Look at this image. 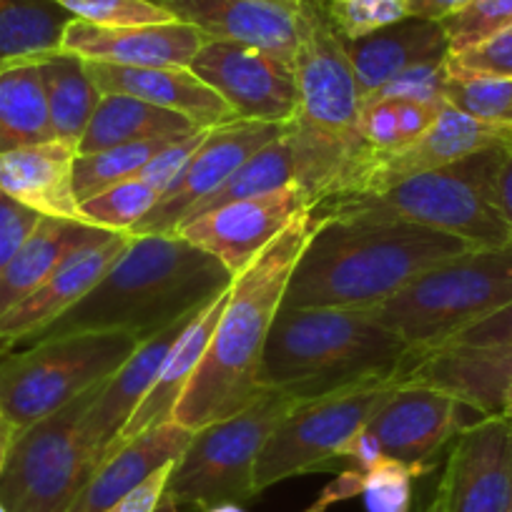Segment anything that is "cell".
<instances>
[{
    "instance_id": "cell-12",
    "label": "cell",
    "mask_w": 512,
    "mask_h": 512,
    "mask_svg": "<svg viewBox=\"0 0 512 512\" xmlns=\"http://www.w3.org/2000/svg\"><path fill=\"white\" fill-rule=\"evenodd\" d=\"M292 123H264L229 118L206 131L199 149L191 154L174 184L161 194L154 209L128 231L131 236H169L176 234L184 216L204 196L219 189L244 161L272 141L282 139Z\"/></svg>"
},
{
    "instance_id": "cell-3",
    "label": "cell",
    "mask_w": 512,
    "mask_h": 512,
    "mask_svg": "<svg viewBox=\"0 0 512 512\" xmlns=\"http://www.w3.org/2000/svg\"><path fill=\"white\" fill-rule=\"evenodd\" d=\"M234 277L184 236H131L91 292L36 339L78 332H126L139 342L201 312ZM33 339V342H36Z\"/></svg>"
},
{
    "instance_id": "cell-23",
    "label": "cell",
    "mask_w": 512,
    "mask_h": 512,
    "mask_svg": "<svg viewBox=\"0 0 512 512\" xmlns=\"http://www.w3.org/2000/svg\"><path fill=\"white\" fill-rule=\"evenodd\" d=\"M91 81L103 96H131L176 111L196 126L211 128L236 118L229 103L206 86L191 68H139L116 63L83 61Z\"/></svg>"
},
{
    "instance_id": "cell-38",
    "label": "cell",
    "mask_w": 512,
    "mask_h": 512,
    "mask_svg": "<svg viewBox=\"0 0 512 512\" xmlns=\"http://www.w3.org/2000/svg\"><path fill=\"white\" fill-rule=\"evenodd\" d=\"M450 53H462L512 26V0H470L440 21Z\"/></svg>"
},
{
    "instance_id": "cell-4",
    "label": "cell",
    "mask_w": 512,
    "mask_h": 512,
    "mask_svg": "<svg viewBox=\"0 0 512 512\" xmlns=\"http://www.w3.org/2000/svg\"><path fill=\"white\" fill-rule=\"evenodd\" d=\"M299 43L294 51L297 111L289 139L297 176L312 209L332 199L369 156L362 134V93L342 38L334 33L319 0L297 8Z\"/></svg>"
},
{
    "instance_id": "cell-11",
    "label": "cell",
    "mask_w": 512,
    "mask_h": 512,
    "mask_svg": "<svg viewBox=\"0 0 512 512\" xmlns=\"http://www.w3.org/2000/svg\"><path fill=\"white\" fill-rule=\"evenodd\" d=\"M400 384L402 374L362 379L299 402L279 422L256 462V492L334 465L339 450L369 425Z\"/></svg>"
},
{
    "instance_id": "cell-56",
    "label": "cell",
    "mask_w": 512,
    "mask_h": 512,
    "mask_svg": "<svg viewBox=\"0 0 512 512\" xmlns=\"http://www.w3.org/2000/svg\"><path fill=\"white\" fill-rule=\"evenodd\" d=\"M0 512H8V510H6V505H3V502H0Z\"/></svg>"
},
{
    "instance_id": "cell-9",
    "label": "cell",
    "mask_w": 512,
    "mask_h": 512,
    "mask_svg": "<svg viewBox=\"0 0 512 512\" xmlns=\"http://www.w3.org/2000/svg\"><path fill=\"white\" fill-rule=\"evenodd\" d=\"M126 332H78L36 339L0 354V407L26 430L106 382L139 347Z\"/></svg>"
},
{
    "instance_id": "cell-20",
    "label": "cell",
    "mask_w": 512,
    "mask_h": 512,
    "mask_svg": "<svg viewBox=\"0 0 512 512\" xmlns=\"http://www.w3.org/2000/svg\"><path fill=\"white\" fill-rule=\"evenodd\" d=\"M209 38L189 23L101 28L73 18L63 33L61 51L83 61L139 68H189Z\"/></svg>"
},
{
    "instance_id": "cell-46",
    "label": "cell",
    "mask_w": 512,
    "mask_h": 512,
    "mask_svg": "<svg viewBox=\"0 0 512 512\" xmlns=\"http://www.w3.org/2000/svg\"><path fill=\"white\" fill-rule=\"evenodd\" d=\"M490 344H512V304L467 327L445 347H490Z\"/></svg>"
},
{
    "instance_id": "cell-44",
    "label": "cell",
    "mask_w": 512,
    "mask_h": 512,
    "mask_svg": "<svg viewBox=\"0 0 512 512\" xmlns=\"http://www.w3.org/2000/svg\"><path fill=\"white\" fill-rule=\"evenodd\" d=\"M41 219V214L18 204L6 191H0V272L16 256V251L26 244V239L33 234Z\"/></svg>"
},
{
    "instance_id": "cell-48",
    "label": "cell",
    "mask_w": 512,
    "mask_h": 512,
    "mask_svg": "<svg viewBox=\"0 0 512 512\" xmlns=\"http://www.w3.org/2000/svg\"><path fill=\"white\" fill-rule=\"evenodd\" d=\"M395 106H397V118H400L402 146L420 139L427 128L435 123L437 113H440L442 108V106H427V103H417V101H395Z\"/></svg>"
},
{
    "instance_id": "cell-18",
    "label": "cell",
    "mask_w": 512,
    "mask_h": 512,
    "mask_svg": "<svg viewBox=\"0 0 512 512\" xmlns=\"http://www.w3.org/2000/svg\"><path fill=\"white\" fill-rule=\"evenodd\" d=\"M402 379L437 387L480 415H502L512 402V344L440 347L415 354Z\"/></svg>"
},
{
    "instance_id": "cell-57",
    "label": "cell",
    "mask_w": 512,
    "mask_h": 512,
    "mask_svg": "<svg viewBox=\"0 0 512 512\" xmlns=\"http://www.w3.org/2000/svg\"><path fill=\"white\" fill-rule=\"evenodd\" d=\"M510 512H512V505H510Z\"/></svg>"
},
{
    "instance_id": "cell-16",
    "label": "cell",
    "mask_w": 512,
    "mask_h": 512,
    "mask_svg": "<svg viewBox=\"0 0 512 512\" xmlns=\"http://www.w3.org/2000/svg\"><path fill=\"white\" fill-rule=\"evenodd\" d=\"M440 512H510L512 420L482 415L455 437L440 490Z\"/></svg>"
},
{
    "instance_id": "cell-7",
    "label": "cell",
    "mask_w": 512,
    "mask_h": 512,
    "mask_svg": "<svg viewBox=\"0 0 512 512\" xmlns=\"http://www.w3.org/2000/svg\"><path fill=\"white\" fill-rule=\"evenodd\" d=\"M507 304H512V244L452 256L367 312L422 354L445 347Z\"/></svg>"
},
{
    "instance_id": "cell-50",
    "label": "cell",
    "mask_w": 512,
    "mask_h": 512,
    "mask_svg": "<svg viewBox=\"0 0 512 512\" xmlns=\"http://www.w3.org/2000/svg\"><path fill=\"white\" fill-rule=\"evenodd\" d=\"M497 204L512 229V144H507L505 161H502L500 176H497Z\"/></svg>"
},
{
    "instance_id": "cell-37",
    "label": "cell",
    "mask_w": 512,
    "mask_h": 512,
    "mask_svg": "<svg viewBox=\"0 0 512 512\" xmlns=\"http://www.w3.org/2000/svg\"><path fill=\"white\" fill-rule=\"evenodd\" d=\"M319 6L342 41L372 36L410 18L405 0H319Z\"/></svg>"
},
{
    "instance_id": "cell-1",
    "label": "cell",
    "mask_w": 512,
    "mask_h": 512,
    "mask_svg": "<svg viewBox=\"0 0 512 512\" xmlns=\"http://www.w3.org/2000/svg\"><path fill=\"white\" fill-rule=\"evenodd\" d=\"M475 249L460 236L415 224L314 219L284 294V309H367L427 269Z\"/></svg>"
},
{
    "instance_id": "cell-43",
    "label": "cell",
    "mask_w": 512,
    "mask_h": 512,
    "mask_svg": "<svg viewBox=\"0 0 512 512\" xmlns=\"http://www.w3.org/2000/svg\"><path fill=\"white\" fill-rule=\"evenodd\" d=\"M206 131H209V128H196V131H191V134L171 141L166 149H161L159 154H156L154 159L144 166V169H141L139 179L146 181L149 186H154L159 194H164V191L174 184L176 176L184 171V166L189 164L191 154L199 149V144L204 141Z\"/></svg>"
},
{
    "instance_id": "cell-31",
    "label": "cell",
    "mask_w": 512,
    "mask_h": 512,
    "mask_svg": "<svg viewBox=\"0 0 512 512\" xmlns=\"http://www.w3.org/2000/svg\"><path fill=\"white\" fill-rule=\"evenodd\" d=\"M71 21L56 0H0V68L61 53Z\"/></svg>"
},
{
    "instance_id": "cell-13",
    "label": "cell",
    "mask_w": 512,
    "mask_h": 512,
    "mask_svg": "<svg viewBox=\"0 0 512 512\" xmlns=\"http://www.w3.org/2000/svg\"><path fill=\"white\" fill-rule=\"evenodd\" d=\"M189 68L229 103L236 118L292 123L297 111L292 61L244 43L206 41Z\"/></svg>"
},
{
    "instance_id": "cell-39",
    "label": "cell",
    "mask_w": 512,
    "mask_h": 512,
    "mask_svg": "<svg viewBox=\"0 0 512 512\" xmlns=\"http://www.w3.org/2000/svg\"><path fill=\"white\" fill-rule=\"evenodd\" d=\"M76 21L101 28H131L159 26L176 21L166 8L154 0H56Z\"/></svg>"
},
{
    "instance_id": "cell-33",
    "label": "cell",
    "mask_w": 512,
    "mask_h": 512,
    "mask_svg": "<svg viewBox=\"0 0 512 512\" xmlns=\"http://www.w3.org/2000/svg\"><path fill=\"white\" fill-rule=\"evenodd\" d=\"M294 176H297V164H294L292 139H289L287 131L282 139L272 141V144H267L264 149L256 151L249 161H244L219 189L211 191L209 196H204V199L184 216V221L196 219V216L206 214V211L211 209H219V206L224 204H231V201H241L249 199V196H262L269 194V191L282 189V186L294 184ZM184 221H181V224H184Z\"/></svg>"
},
{
    "instance_id": "cell-14",
    "label": "cell",
    "mask_w": 512,
    "mask_h": 512,
    "mask_svg": "<svg viewBox=\"0 0 512 512\" xmlns=\"http://www.w3.org/2000/svg\"><path fill=\"white\" fill-rule=\"evenodd\" d=\"M510 141V126L480 121V118L445 103L437 113L435 123L427 128L420 139L397 146L392 151H369L362 166L352 174L349 184L339 194H334L332 199L377 194V191L390 189V186L412 179V176L440 169V166L452 164V161H460L465 156L477 154V151L490 149V146L510 144Z\"/></svg>"
},
{
    "instance_id": "cell-21",
    "label": "cell",
    "mask_w": 512,
    "mask_h": 512,
    "mask_svg": "<svg viewBox=\"0 0 512 512\" xmlns=\"http://www.w3.org/2000/svg\"><path fill=\"white\" fill-rule=\"evenodd\" d=\"M176 21L199 28L209 41L244 43L294 63L297 8L274 0H154Z\"/></svg>"
},
{
    "instance_id": "cell-30",
    "label": "cell",
    "mask_w": 512,
    "mask_h": 512,
    "mask_svg": "<svg viewBox=\"0 0 512 512\" xmlns=\"http://www.w3.org/2000/svg\"><path fill=\"white\" fill-rule=\"evenodd\" d=\"M53 139L41 61L0 68V151Z\"/></svg>"
},
{
    "instance_id": "cell-10",
    "label": "cell",
    "mask_w": 512,
    "mask_h": 512,
    "mask_svg": "<svg viewBox=\"0 0 512 512\" xmlns=\"http://www.w3.org/2000/svg\"><path fill=\"white\" fill-rule=\"evenodd\" d=\"M101 384L18 432L0 475V502L8 512L71 510L103 462L83 432V417L96 402Z\"/></svg>"
},
{
    "instance_id": "cell-17",
    "label": "cell",
    "mask_w": 512,
    "mask_h": 512,
    "mask_svg": "<svg viewBox=\"0 0 512 512\" xmlns=\"http://www.w3.org/2000/svg\"><path fill=\"white\" fill-rule=\"evenodd\" d=\"M470 410L465 402L437 387L402 379L390 400L369 420L367 430L377 437L384 457L427 467V460L437 450L470 425L465 422V412Z\"/></svg>"
},
{
    "instance_id": "cell-40",
    "label": "cell",
    "mask_w": 512,
    "mask_h": 512,
    "mask_svg": "<svg viewBox=\"0 0 512 512\" xmlns=\"http://www.w3.org/2000/svg\"><path fill=\"white\" fill-rule=\"evenodd\" d=\"M425 472L427 467L405 465L400 460L384 457L377 467L364 472L362 497L367 512H410L412 480Z\"/></svg>"
},
{
    "instance_id": "cell-49",
    "label": "cell",
    "mask_w": 512,
    "mask_h": 512,
    "mask_svg": "<svg viewBox=\"0 0 512 512\" xmlns=\"http://www.w3.org/2000/svg\"><path fill=\"white\" fill-rule=\"evenodd\" d=\"M410 18H422V21H445L447 16L460 11L470 0H405Z\"/></svg>"
},
{
    "instance_id": "cell-22",
    "label": "cell",
    "mask_w": 512,
    "mask_h": 512,
    "mask_svg": "<svg viewBox=\"0 0 512 512\" xmlns=\"http://www.w3.org/2000/svg\"><path fill=\"white\" fill-rule=\"evenodd\" d=\"M196 317H199V312L179 319L171 327L161 329L159 334L141 342L136 352L101 384L96 402L83 417V432H86L88 442L96 447L103 460H108L116 452L118 435L126 427V422L131 420L136 407L141 405L146 392L151 390V384L156 382L174 344L179 342L181 334L186 332V327Z\"/></svg>"
},
{
    "instance_id": "cell-35",
    "label": "cell",
    "mask_w": 512,
    "mask_h": 512,
    "mask_svg": "<svg viewBox=\"0 0 512 512\" xmlns=\"http://www.w3.org/2000/svg\"><path fill=\"white\" fill-rule=\"evenodd\" d=\"M159 199V191L136 176V179L121 181V184L81 201V216L86 224L96 226V229L128 234L154 209Z\"/></svg>"
},
{
    "instance_id": "cell-34",
    "label": "cell",
    "mask_w": 512,
    "mask_h": 512,
    "mask_svg": "<svg viewBox=\"0 0 512 512\" xmlns=\"http://www.w3.org/2000/svg\"><path fill=\"white\" fill-rule=\"evenodd\" d=\"M181 136H164V139L136 141V144L113 146V149L98 151V154L78 156L73 166V186H76L78 201H86L121 181L136 179L146 164L159 154L161 149Z\"/></svg>"
},
{
    "instance_id": "cell-52",
    "label": "cell",
    "mask_w": 512,
    "mask_h": 512,
    "mask_svg": "<svg viewBox=\"0 0 512 512\" xmlns=\"http://www.w3.org/2000/svg\"><path fill=\"white\" fill-rule=\"evenodd\" d=\"M204 512H244V510H241L236 502H224V505H214V507H209V510H204Z\"/></svg>"
},
{
    "instance_id": "cell-36",
    "label": "cell",
    "mask_w": 512,
    "mask_h": 512,
    "mask_svg": "<svg viewBox=\"0 0 512 512\" xmlns=\"http://www.w3.org/2000/svg\"><path fill=\"white\" fill-rule=\"evenodd\" d=\"M445 103L480 121L512 128V78L447 76Z\"/></svg>"
},
{
    "instance_id": "cell-8",
    "label": "cell",
    "mask_w": 512,
    "mask_h": 512,
    "mask_svg": "<svg viewBox=\"0 0 512 512\" xmlns=\"http://www.w3.org/2000/svg\"><path fill=\"white\" fill-rule=\"evenodd\" d=\"M302 402L287 387L264 390L236 415L194 432L184 455L176 460L161 507L209 510L224 502L251 500L256 492V462L279 422Z\"/></svg>"
},
{
    "instance_id": "cell-2",
    "label": "cell",
    "mask_w": 512,
    "mask_h": 512,
    "mask_svg": "<svg viewBox=\"0 0 512 512\" xmlns=\"http://www.w3.org/2000/svg\"><path fill=\"white\" fill-rule=\"evenodd\" d=\"M312 229L314 214L307 209L234 277L214 337L171 420L196 432L236 415L262 395V359L269 329Z\"/></svg>"
},
{
    "instance_id": "cell-5",
    "label": "cell",
    "mask_w": 512,
    "mask_h": 512,
    "mask_svg": "<svg viewBox=\"0 0 512 512\" xmlns=\"http://www.w3.org/2000/svg\"><path fill=\"white\" fill-rule=\"evenodd\" d=\"M415 352L362 309H284L269 329L262 359L264 390L302 400L347 384L402 374Z\"/></svg>"
},
{
    "instance_id": "cell-51",
    "label": "cell",
    "mask_w": 512,
    "mask_h": 512,
    "mask_svg": "<svg viewBox=\"0 0 512 512\" xmlns=\"http://www.w3.org/2000/svg\"><path fill=\"white\" fill-rule=\"evenodd\" d=\"M18 425L6 415V410L0 407V475L6 470V462L8 455H11L13 445H16V437H18Z\"/></svg>"
},
{
    "instance_id": "cell-54",
    "label": "cell",
    "mask_w": 512,
    "mask_h": 512,
    "mask_svg": "<svg viewBox=\"0 0 512 512\" xmlns=\"http://www.w3.org/2000/svg\"><path fill=\"white\" fill-rule=\"evenodd\" d=\"M420 512H440V505H437V500H432L430 505H427L425 510H420Z\"/></svg>"
},
{
    "instance_id": "cell-41",
    "label": "cell",
    "mask_w": 512,
    "mask_h": 512,
    "mask_svg": "<svg viewBox=\"0 0 512 512\" xmlns=\"http://www.w3.org/2000/svg\"><path fill=\"white\" fill-rule=\"evenodd\" d=\"M447 76L512 78V26L462 53L445 58Z\"/></svg>"
},
{
    "instance_id": "cell-6",
    "label": "cell",
    "mask_w": 512,
    "mask_h": 512,
    "mask_svg": "<svg viewBox=\"0 0 512 512\" xmlns=\"http://www.w3.org/2000/svg\"><path fill=\"white\" fill-rule=\"evenodd\" d=\"M512 144V141H510ZM507 144L425 171L377 194L339 196L312 209L314 219H364L415 224L460 236L475 249L512 244V229L497 204V176Z\"/></svg>"
},
{
    "instance_id": "cell-24",
    "label": "cell",
    "mask_w": 512,
    "mask_h": 512,
    "mask_svg": "<svg viewBox=\"0 0 512 512\" xmlns=\"http://www.w3.org/2000/svg\"><path fill=\"white\" fill-rule=\"evenodd\" d=\"M76 159L78 151L56 139L0 151V191L41 216L83 221L73 186Z\"/></svg>"
},
{
    "instance_id": "cell-32",
    "label": "cell",
    "mask_w": 512,
    "mask_h": 512,
    "mask_svg": "<svg viewBox=\"0 0 512 512\" xmlns=\"http://www.w3.org/2000/svg\"><path fill=\"white\" fill-rule=\"evenodd\" d=\"M43 83H46L48 113H51L53 139L73 146L78 151L93 111L101 103L103 93L91 81L83 58L71 53H56L41 61Z\"/></svg>"
},
{
    "instance_id": "cell-15",
    "label": "cell",
    "mask_w": 512,
    "mask_h": 512,
    "mask_svg": "<svg viewBox=\"0 0 512 512\" xmlns=\"http://www.w3.org/2000/svg\"><path fill=\"white\" fill-rule=\"evenodd\" d=\"M307 209H312V201L302 186L289 184L269 194L249 196L206 211L184 221L176 234L216 256L231 277H239Z\"/></svg>"
},
{
    "instance_id": "cell-29",
    "label": "cell",
    "mask_w": 512,
    "mask_h": 512,
    "mask_svg": "<svg viewBox=\"0 0 512 512\" xmlns=\"http://www.w3.org/2000/svg\"><path fill=\"white\" fill-rule=\"evenodd\" d=\"M194 121L176 111L139 101L131 96H101L86 126L78 156L98 154L113 146L136 144V141L164 139V136H186L196 131Z\"/></svg>"
},
{
    "instance_id": "cell-45",
    "label": "cell",
    "mask_w": 512,
    "mask_h": 512,
    "mask_svg": "<svg viewBox=\"0 0 512 512\" xmlns=\"http://www.w3.org/2000/svg\"><path fill=\"white\" fill-rule=\"evenodd\" d=\"M362 134L372 151H392L402 146L400 118L395 101L369 98L362 106Z\"/></svg>"
},
{
    "instance_id": "cell-26",
    "label": "cell",
    "mask_w": 512,
    "mask_h": 512,
    "mask_svg": "<svg viewBox=\"0 0 512 512\" xmlns=\"http://www.w3.org/2000/svg\"><path fill=\"white\" fill-rule=\"evenodd\" d=\"M342 43L352 63L362 101H367L374 91L407 68L450 56V43L440 23L422 21V18H405L372 36Z\"/></svg>"
},
{
    "instance_id": "cell-47",
    "label": "cell",
    "mask_w": 512,
    "mask_h": 512,
    "mask_svg": "<svg viewBox=\"0 0 512 512\" xmlns=\"http://www.w3.org/2000/svg\"><path fill=\"white\" fill-rule=\"evenodd\" d=\"M176 462H169L161 470H156L154 475L146 477L136 490L128 492L126 497L116 502L113 507H108L106 512H159L161 502H164L166 485H169V477L174 472Z\"/></svg>"
},
{
    "instance_id": "cell-27",
    "label": "cell",
    "mask_w": 512,
    "mask_h": 512,
    "mask_svg": "<svg viewBox=\"0 0 512 512\" xmlns=\"http://www.w3.org/2000/svg\"><path fill=\"white\" fill-rule=\"evenodd\" d=\"M111 234L113 231L96 229V226L83 224V221L43 216L33 234L26 239V244L16 251V256L0 272V317L11 312L26 297H31L71 256L108 239Z\"/></svg>"
},
{
    "instance_id": "cell-19",
    "label": "cell",
    "mask_w": 512,
    "mask_h": 512,
    "mask_svg": "<svg viewBox=\"0 0 512 512\" xmlns=\"http://www.w3.org/2000/svg\"><path fill=\"white\" fill-rule=\"evenodd\" d=\"M131 244V234L113 231L108 239L88 246L71 256L56 274L46 279L31 297L0 317V354L16 344H31L43 329L51 327L56 319L71 307H76L98 279L111 269L118 256Z\"/></svg>"
},
{
    "instance_id": "cell-42",
    "label": "cell",
    "mask_w": 512,
    "mask_h": 512,
    "mask_svg": "<svg viewBox=\"0 0 512 512\" xmlns=\"http://www.w3.org/2000/svg\"><path fill=\"white\" fill-rule=\"evenodd\" d=\"M445 86H447V66L442 61H427L420 66H412L402 71L400 76L384 83L379 91L369 98H387V101H417L427 106H445ZM367 98V101H369Z\"/></svg>"
},
{
    "instance_id": "cell-25",
    "label": "cell",
    "mask_w": 512,
    "mask_h": 512,
    "mask_svg": "<svg viewBox=\"0 0 512 512\" xmlns=\"http://www.w3.org/2000/svg\"><path fill=\"white\" fill-rule=\"evenodd\" d=\"M191 437L194 432L186 430L176 420H169L118 445L116 452L93 472L68 512H106L121 497L136 490L146 477L169 462L179 460L189 447Z\"/></svg>"
},
{
    "instance_id": "cell-55",
    "label": "cell",
    "mask_w": 512,
    "mask_h": 512,
    "mask_svg": "<svg viewBox=\"0 0 512 512\" xmlns=\"http://www.w3.org/2000/svg\"><path fill=\"white\" fill-rule=\"evenodd\" d=\"M502 415H505V417H510V420H512V402H510V405L505 407V410H502Z\"/></svg>"
},
{
    "instance_id": "cell-28",
    "label": "cell",
    "mask_w": 512,
    "mask_h": 512,
    "mask_svg": "<svg viewBox=\"0 0 512 512\" xmlns=\"http://www.w3.org/2000/svg\"><path fill=\"white\" fill-rule=\"evenodd\" d=\"M229 289H226L224 294H219L211 304H206L199 312V317H196L194 322L186 327V332L181 334L179 342L174 344V349H171L169 357H166L156 382L151 384V390L146 392L141 405L136 407L131 420L126 422V427H123L121 435H118V445L134 440L141 432L151 430V427L161 425V422H169L171 417H174L176 405H179V400L184 397L186 387H189L191 377H194V372L199 369L201 359H204L206 354V347H209L211 337H214V329L216 324H219L221 312H224L226 299H229Z\"/></svg>"
},
{
    "instance_id": "cell-53",
    "label": "cell",
    "mask_w": 512,
    "mask_h": 512,
    "mask_svg": "<svg viewBox=\"0 0 512 512\" xmlns=\"http://www.w3.org/2000/svg\"><path fill=\"white\" fill-rule=\"evenodd\" d=\"M274 3H284V6H289V8H299V3H302V0H274Z\"/></svg>"
}]
</instances>
